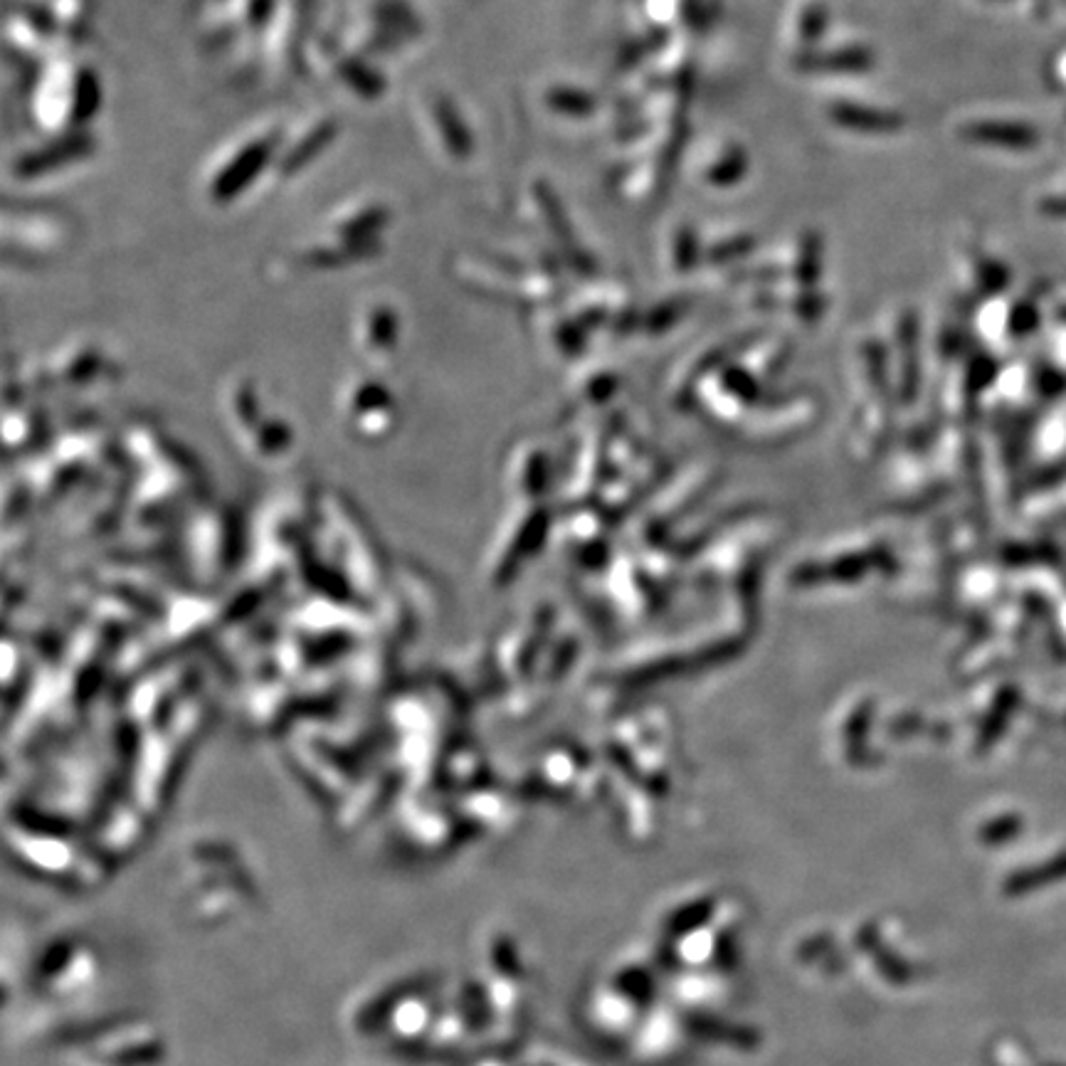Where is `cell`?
<instances>
[{"label":"cell","mask_w":1066,"mask_h":1066,"mask_svg":"<svg viewBox=\"0 0 1066 1066\" xmlns=\"http://www.w3.org/2000/svg\"><path fill=\"white\" fill-rule=\"evenodd\" d=\"M968 136H972V141L1010 148H1027L1037 144V134L1023 124H978L970 126Z\"/></svg>","instance_id":"obj_1"}]
</instances>
